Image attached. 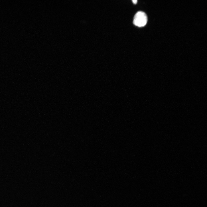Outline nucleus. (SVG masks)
<instances>
[{
    "label": "nucleus",
    "mask_w": 207,
    "mask_h": 207,
    "mask_svg": "<svg viewBox=\"0 0 207 207\" xmlns=\"http://www.w3.org/2000/svg\"><path fill=\"white\" fill-rule=\"evenodd\" d=\"M132 1L134 4H136L137 3V0H134V1L133 0Z\"/></svg>",
    "instance_id": "nucleus-2"
},
{
    "label": "nucleus",
    "mask_w": 207,
    "mask_h": 207,
    "mask_svg": "<svg viewBox=\"0 0 207 207\" xmlns=\"http://www.w3.org/2000/svg\"><path fill=\"white\" fill-rule=\"evenodd\" d=\"M147 21L148 18L146 14L142 11H139L134 16L133 23L136 26L142 27L146 25Z\"/></svg>",
    "instance_id": "nucleus-1"
}]
</instances>
